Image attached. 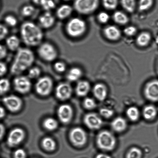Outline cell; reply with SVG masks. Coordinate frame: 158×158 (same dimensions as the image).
<instances>
[{"label":"cell","mask_w":158,"mask_h":158,"mask_svg":"<svg viewBox=\"0 0 158 158\" xmlns=\"http://www.w3.org/2000/svg\"><path fill=\"white\" fill-rule=\"evenodd\" d=\"M3 102L7 108L12 112H16L20 110L22 106V101L18 97L10 95L3 98Z\"/></svg>","instance_id":"obj_11"},{"label":"cell","mask_w":158,"mask_h":158,"mask_svg":"<svg viewBox=\"0 0 158 158\" xmlns=\"http://www.w3.org/2000/svg\"><path fill=\"white\" fill-rule=\"evenodd\" d=\"M25 137V132L22 129H14L10 132L7 137V143L10 147L16 146L23 142Z\"/></svg>","instance_id":"obj_10"},{"label":"cell","mask_w":158,"mask_h":158,"mask_svg":"<svg viewBox=\"0 0 158 158\" xmlns=\"http://www.w3.org/2000/svg\"><path fill=\"white\" fill-rule=\"evenodd\" d=\"M96 158H111V157L108 154L101 153L97 155Z\"/></svg>","instance_id":"obj_49"},{"label":"cell","mask_w":158,"mask_h":158,"mask_svg":"<svg viewBox=\"0 0 158 158\" xmlns=\"http://www.w3.org/2000/svg\"><path fill=\"white\" fill-rule=\"evenodd\" d=\"M103 6L106 10H114L118 5V0H102Z\"/></svg>","instance_id":"obj_33"},{"label":"cell","mask_w":158,"mask_h":158,"mask_svg":"<svg viewBox=\"0 0 158 158\" xmlns=\"http://www.w3.org/2000/svg\"><path fill=\"white\" fill-rule=\"evenodd\" d=\"M6 115V112L2 107L0 106V119L2 118Z\"/></svg>","instance_id":"obj_50"},{"label":"cell","mask_w":158,"mask_h":158,"mask_svg":"<svg viewBox=\"0 0 158 158\" xmlns=\"http://www.w3.org/2000/svg\"><path fill=\"white\" fill-rule=\"evenodd\" d=\"M83 72L80 67L74 66L71 67L68 71L66 74V78L71 82L79 81L83 76Z\"/></svg>","instance_id":"obj_20"},{"label":"cell","mask_w":158,"mask_h":158,"mask_svg":"<svg viewBox=\"0 0 158 158\" xmlns=\"http://www.w3.org/2000/svg\"><path fill=\"white\" fill-rule=\"evenodd\" d=\"M73 92L71 85L67 82H62L58 84L56 89V97L60 100L68 99L71 96Z\"/></svg>","instance_id":"obj_15"},{"label":"cell","mask_w":158,"mask_h":158,"mask_svg":"<svg viewBox=\"0 0 158 158\" xmlns=\"http://www.w3.org/2000/svg\"><path fill=\"white\" fill-rule=\"evenodd\" d=\"M5 132V127L2 124L0 123V140L3 137Z\"/></svg>","instance_id":"obj_48"},{"label":"cell","mask_w":158,"mask_h":158,"mask_svg":"<svg viewBox=\"0 0 158 158\" xmlns=\"http://www.w3.org/2000/svg\"><path fill=\"white\" fill-rule=\"evenodd\" d=\"M57 114L61 122L64 124H68L73 118V110L69 105L63 104L58 109Z\"/></svg>","instance_id":"obj_16"},{"label":"cell","mask_w":158,"mask_h":158,"mask_svg":"<svg viewBox=\"0 0 158 158\" xmlns=\"http://www.w3.org/2000/svg\"><path fill=\"white\" fill-rule=\"evenodd\" d=\"M137 31V28L135 26H129L124 28L123 33L127 36L132 37L135 35Z\"/></svg>","instance_id":"obj_42"},{"label":"cell","mask_w":158,"mask_h":158,"mask_svg":"<svg viewBox=\"0 0 158 158\" xmlns=\"http://www.w3.org/2000/svg\"><path fill=\"white\" fill-rule=\"evenodd\" d=\"M37 53L40 59L46 62H54L59 55L56 48L49 42H43L40 44L38 47Z\"/></svg>","instance_id":"obj_4"},{"label":"cell","mask_w":158,"mask_h":158,"mask_svg":"<svg viewBox=\"0 0 158 158\" xmlns=\"http://www.w3.org/2000/svg\"><path fill=\"white\" fill-rule=\"evenodd\" d=\"M35 12L34 6L31 5H27L24 6L21 9L20 13L21 16L27 18L33 16Z\"/></svg>","instance_id":"obj_32"},{"label":"cell","mask_w":158,"mask_h":158,"mask_svg":"<svg viewBox=\"0 0 158 158\" xmlns=\"http://www.w3.org/2000/svg\"><path fill=\"white\" fill-rule=\"evenodd\" d=\"M64 1H70V0H64Z\"/></svg>","instance_id":"obj_52"},{"label":"cell","mask_w":158,"mask_h":158,"mask_svg":"<svg viewBox=\"0 0 158 158\" xmlns=\"http://www.w3.org/2000/svg\"><path fill=\"white\" fill-rule=\"evenodd\" d=\"M127 127V121L122 117H117L112 122V128L114 131L117 132H122L125 131Z\"/></svg>","instance_id":"obj_24"},{"label":"cell","mask_w":158,"mask_h":158,"mask_svg":"<svg viewBox=\"0 0 158 158\" xmlns=\"http://www.w3.org/2000/svg\"><path fill=\"white\" fill-rule=\"evenodd\" d=\"M14 157V158H27V153L23 149H18L15 152Z\"/></svg>","instance_id":"obj_45"},{"label":"cell","mask_w":158,"mask_h":158,"mask_svg":"<svg viewBox=\"0 0 158 158\" xmlns=\"http://www.w3.org/2000/svg\"><path fill=\"white\" fill-rule=\"evenodd\" d=\"M157 110L154 106L149 105L145 107L143 111L144 118L147 120H151L154 119L157 115Z\"/></svg>","instance_id":"obj_26"},{"label":"cell","mask_w":158,"mask_h":158,"mask_svg":"<svg viewBox=\"0 0 158 158\" xmlns=\"http://www.w3.org/2000/svg\"><path fill=\"white\" fill-rule=\"evenodd\" d=\"M93 93L97 99L102 101L106 99L108 95V89L104 84L99 83L94 86Z\"/></svg>","instance_id":"obj_19"},{"label":"cell","mask_w":158,"mask_h":158,"mask_svg":"<svg viewBox=\"0 0 158 158\" xmlns=\"http://www.w3.org/2000/svg\"><path fill=\"white\" fill-rule=\"evenodd\" d=\"M113 19L116 23L120 25H126L129 21L128 16L125 13L120 10H117L113 13Z\"/></svg>","instance_id":"obj_25"},{"label":"cell","mask_w":158,"mask_h":158,"mask_svg":"<svg viewBox=\"0 0 158 158\" xmlns=\"http://www.w3.org/2000/svg\"><path fill=\"white\" fill-rule=\"evenodd\" d=\"M144 93L149 100L156 102L158 101V80H153L147 83L145 85Z\"/></svg>","instance_id":"obj_12"},{"label":"cell","mask_w":158,"mask_h":158,"mask_svg":"<svg viewBox=\"0 0 158 158\" xmlns=\"http://www.w3.org/2000/svg\"><path fill=\"white\" fill-rule=\"evenodd\" d=\"M90 84L88 81L85 80L80 81L76 85V94L80 97L86 96L90 91Z\"/></svg>","instance_id":"obj_23"},{"label":"cell","mask_w":158,"mask_h":158,"mask_svg":"<svg viewBox=\"0 0 158 158\" xmlns=\"http://www.w3.org/2000/svg\"><path fill=\"white\" fill-rule=\"evenodd\" d=\"M96 143L100 149L110 151L115 147L116 140L114 135L107 130L101 131L98 135Z\"/></svg>","instance_id":"obj_5"},{"label":"cell","mask_w":158,"mask_h":158,"mask_svg":"<svg viewBox=\"0 0 158 158\" xmlns=\"http://www.w3.org/2000/svg\"><path fill=\"white\" fill-rule=\"evenodd\" d=\"M87 30L85 21L81 18H72L67 21L65 26V31L70 37L77 38L85 34Z\"/></svg>","instance_id":"obj_3"},{"label":"cell","mask_w":158,"mask_h":158,"mask_svg":"<svg viewBox=\"0 0 158 158\" xmlns=\"http://www.w3.org/2000/svg\"><path fill=\"white\" fill-rule=\"evenodd\" d=\"M100 114L101 116L106 118H111L114 114V111L108 108H101L99 110Z\"/></svg>","instance_id":"obj_43"},{"label":"cell","mask_w":158,"mask_h":158,"mask_svg":"<svg viewBox=\"0 0 158 158\" xmlns=\"http://www.w3.org/2000/svg\"><path fill=\"white\" fill-rule=\"evenodd\" d=\"M153 0H139L138 4V10L143 12L149 10L153 5Z\"/></svg>","instance_id":"obj_29"},{"label":"cell","mask_w":158,"mask_h":158,"mask_svg":"<svg viewBox=\"0 0 158 158\" xmlns=\"http://www.w3.org/2000/svg\"><path fill=\"white\" fill-rule=\"evenodd\" d=\"M7 55V49L3 45L0 44V59H3Z\"/></svg>","instance_id":"obj_47"},{"label":"cell","mask_w":158,"mask_h":158,"mask_svg":"<svg viewBox=\"0 0 158 158\" xmlns=\"http://www.w3.org/2000/svg\"><path fill=\"white\" fill-rule=\"evenodd\" d=\"M53 87V80L48 76L38 78L35 84V89L37 93L42 96H46L50 94Z\"/></svg>","instance_id":"obj_7"},{"label":"cell","mask_w":158,"mask_h":158,"mask_svg":"<svg viewBox=\"0 0 158 158\" xmlns=\"http://www.w3.org/2000/svg\"><path fill=\"white\" fill-rule=\"evenodd\" d=\"M35 59V55L31 49L27 47H21L16 52L10 66V73L15 76L20 75L33 66Z\"/></svg>","instance_id":"obj_2"},{"label":"cell","mask_w":158,"mask_h":158,"mask_svg":"<svg viewBox=\"0 0 158 158\" xmlns=\"http://www.w3.org/2000/svg\"><path fill=\"white\" fill-rule=\"evenodd\" d=\"M53 67L55 71L59 73H64L67 70V64L64 61H56L53 64Z\"/></svg>","instance_id":"obj_36"},{"label":"cell","mask_w":158,"mask_h":158,"mask_svg":"<svg viewBox=\"0 0 158 158\" xmlns=\"http://www.w3.org/2000/svg\"><path fill=\"white\" fill-rule=\"evenodd\" d=\"M42 145L44 150L48 152L54 151L56 147V142L50 137H46L43 139Z\"/></svg>","instance_id":"obj_28"},{"label":"cell","mask_w":158,"mask_h":158,"mask_svg":"<svg viewBox=\"0 0 158 158\" xmlns=\"http://www.w3.org/2000/svg\"><path fill=\"white\" fill-rule=\"evenodd\" d=\"M21 39L16 35H10L7 38L6 44L9 50L11 51L17 52L20 48Z\"/></svg>","instance_id":"obj_21"},{"label":"cell","mask_w":158,"mask_h":158,"mask_svg":"<svg viewBox=\"0 0 158 158\" xmlns=\"http://www.w3.org/2000/svg\"><path fill=\"white\" fill-rule=\"evenodd\" d=\"M99 5V0H75L73 9L80 14L87 15L94 13Z\"/></svg>","instance_id":"obj_6"},{"label":"cell","mask_w":158,"mask_h":158,"mask_svg":"<svg viewBox=\"0 0 158 158\" xmlns=\"http://www.w3.org/2000/svg\"><path fill=\"white\" fill-rule=\"evenodd\" d=\"M120 3L123 8L129 13H133L135 10L136 0H120Z\"/></svg>","instance_id":"obj_27"},{"label":"cell","mask_w":158,"mask_h":158,"mask_svg":"<svg viewBox=\"0 0 158 158\" xmlns=\"http://www.w3.org/2000/svg\"><path fill=\"white\" fill-rule=\"evenodd\" d=\"M13 84L16 91L23 94L28 93L31 87V82L30 78L21 75L15 78Z\"/></svg>","instance_id":"obj_9"},{"label":"cell","mask_w":158,"mask_h":158,"mask_svg":"<svg viewBox=\"0 0 158 158\" xmlns=\"http://www.w3.org/2000/svg\"><path fill=\"white\" fill-rule=\"evenodd\" d=\"M10 83L9 80L6 79H0V94H3L10 89Z\"/></svg>","instance_id":"obj_38"},{"label":"cell","mask_w":158,"mask_h":158,"mask_svg":"<svg viewBox=\"0 0 158 158\" xmlns=\"http://www.w3.org/2000/svg\"><path fill=\"white\" fill-rule=\"evenodd\" d=\"M139 111L138 108L135 107H130L127 111V115L130 120L136 122L139 119Z\"/></svg>","instance_id":"obj_30"},{"label":"cell","mask_w":158,"mask_h":158,"mask_svg":"<svg viewBox=\"0 0 158 158\" xmlns=\"http://www.w3.org/2000/svg\"><path fill=\"white\" fill-rule=\"evenodd\" d=\"M110 16L106 12H101L98 15L97 19L99 23L102 24L107 23L110 21Z\"/></svg>","instance_id":"obj_40"},{"label":"cell","mask_w":158,"mask_h":158,"mask_svg":"<svg viewBox=\"0 0 158 158\" xmlns=\"http://www.w3.org/2000/svg\"><path fill=\"white\" fill-rule=\"evenodd\" d=\"M38 24L41 28L49 29L56 23V18L50 11H45L40 15L38 19Z\"/></svg>","instance_id":"obj_14"},{"label":"cell","mask_w":158,"mask_h":158,"mask_svg":"<svg viewBox=\"0 0 158 158\" xmlns=\"http://www.w3.org/2000/svg\"><path fill=\"white\" fill-rule=\"evenodd\" d=\"M4 21L7 26L10 27H16L18 24V19L13 15H8L4 18Z\"/></svg>","instance_id":"obj_39"},{"label":"cell","mask_w":158,"mask_h":158,"mask_svg":"<svg viewBox=\"0 0 158 158\" xmlns=\"http://www.w3.org/2000/svg\"><path fill=\"white\" fill-rule=\"evenodd\" d=\"M8 33V28L5 26L0 24V41L4 39Z\"/></svg>","instance_id":"obj_44"},{"label":"cell","mask_w":158,"mask_h":158,"mask_svg":"<svg viewBox=\"0 0 158 158\" xmlns=\"http://www.w3.org/2000/svg\"><path fill=\"white\" fill-rule=\"evenodd\" d=\"M44 0H33V2L36 5L41 6Z\"/></svg>","instance_id":"obj_51"},{"label":"cell","mask_w":158,"mask_h":158,"mask_svg":"<svg viewBox=\"0 0 158 158\" xmlns=\"http://www.w3.org/2000/svg\"><path fill=\"white\" fill-rule=\"evenodd\" d=\"M73 7L69 4H63L57 9L56 11V16L60 20L67 19L73 13Z\"/></svg>","instance_id":"obj_18"},{"label":"cell","mask_w":158,"mask_h":158,"mask_svg":"<svg viewBox=\"0 0 158 158\" xmlns=\"http://www.w3.org/2000/svg\"><path fill=\"white\" fill-rule=\"evenodd\" d=\"M70 141L73 145L81 147L85 145L87 141V135L85 131L80 127L73 128L69 134Z\"/></svg>","instance_id":"obj_8"},{"label":"cell","mask_w":158,"mask_h":158,"mask_svg":"<svg viewBox=\"0 0 158 158\" xmlns=\"http://www.w3.org/2000/svg\"><path fill=\"white\" fill-rule=\"evenodd\" d=\"M41 73V69L37 66H32L27 70V77L30 79H35L39 78Z\"/></svg>","instance_id":"obj_34"},{"label":"cell","mask_w":158,"mask_h":158,"mask_svg":"<svg viewBox=\"0 0 158 158\" xmlns=\"http://www.w3.org/2000/svg\"><path fill=\"white\" fill-rule=\"evenodd\" d=\"M59 0H44L41 5L45 11H50L55 8Z\"/></svg>","instance_id":"obj_35"},{"label":"cell","mask_w":158,"mask_h":158,"mask_svg":"<svg viewBox=\"0 0 158 158\" xmlns=\"http://www.w3.org/2000/svg\"><path fill=\"white\" fill-rule=\"evenodd\" d=\"M84 123L89 128L96 130L100 128L103 124L102 119L97 114L94 113H89L84 117Z\"/></svg>","instance_id":"obj_13"},{"label":"cell","mask_w":158,"mask_h":158,"mask_svg":"<svg viewBox=\"0 0 158 158\" xmlns=\"http://www.w3.org/2000/svg\"><path fill=\"white\" fill-rule=\"evenodd\" d=\"M84 106L87 110H93L96 108V104L94 99L91 98H86L84 101Z\"/></svg>","instance_id":"obj_41"},{"label":"cell","mask_w":158,"mask_h":158,"mask_svg":"<svg viewBox=\"0 0 158 158\" xmlns=\"http://www.w3.org/2000/svg\"><path fill=\"white\" fill-rule=\"evenodd\" d=\"M152 36L150 33L147 31H143L136 37V44L141 48L147 47L150 44Z\"/></svg>","instance_id":"obj_22"},{"label":"cell","mask_w":158,"mask_h":158,"mask_svg":"<svg viewBox=\"0 0 158 158\" xmlns=\"http://www.w3.org/2000/svg\"><path fill=\"white\" fill-rule=\"evenodd\" d=\"M43 125L46 130L48 131H53L58 128V123L56 119L53 118H48L44 120Z\"/></svg>","instance_id":"obj_31"},{"label":"cell","mask_w":158,"mask_h":158,"mask_svg":"<svg viewBox=\"0 0 158 158\" xmlns=\"http://www.w3.org/2000/svg\"><path fill=\"white\" fill-rule=\"evenodd\" d=\"M7 68L4 63L0 62V77L4 76L6 73Z\"/></svg>","instance_id":"obj_46"},{"label":"cell","mask_w":158,"mask_h":158,"mask_svg":"<svg viewBox=\"0 0 158 158\" xmlns=\"http://www.w3.org/2000/svg\"><path fill=\"white\" fill-rule=\"evenodd\" d=\"M19 32L21 41L28 47H38L43 42L44 35L42 29L32 21L23 23Z\"/></svg>","instance_id":"obj_1"},{"label":"cell","mask_w":158,"mask_h":158,"mask_svg":"<svg viewBox=\"0 0 158 158\" xmlns=\"http://www.w3.org/2000/svg\"><path fill=\"white\" fill-rule=\"evenodd\" d=\"M104 37L108 40L116 41L119 40L122 36V33L118 27L113 25L106 27L103 30Z\"/></svg>","instance_id":"obj_17"},{"label":"cell","mask_w":158,"mask_h":158,"mask_svg":"<svg viewBox=\"0 0 158 158\" xmlns=\"http://www.w3.org/2000/svg\"><path fill=\"white\" fill-rule=\"evenodd\" d=\"M142 152L140 149L137 147H133L129 150L127 154L126 158H142Z\"/></svg>","instance_id":"obj_37"}]
</instances>
